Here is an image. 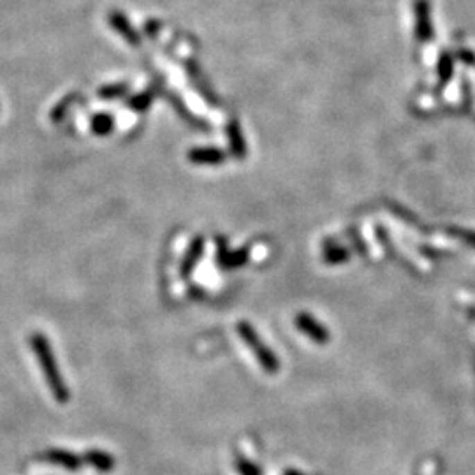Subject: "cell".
<instances>
[{"label":"cell","instance_id":"cell-15","mask_svg":"<svg viewBox=\"0 0 475 475\" xmlns=\"http://www.w3.org/2000/svg\"><path fill=\"white\" fill-rule=\"evenodd\" d=\"M153 97H155V94L152 92V88L146 92H141L137 95H132L129 99V107L132 111H136V113H143V111H146L152 106Z\"/></svg>","mask_w":475,"mask_h":475},{"label":"cell","instance_id":"cell-13","mask_svg":"<svg viewBox=\"0 0 475 475\" xmlns=\"http://www.w3.org/2000/svg\"><path fill=\"white\" fill-rule=\"evenodd\" d=\"M90 129L97 136H107L114 130V118L107 113L95 114L90 120Z\"/></svg>","mask_w":475,"mask_h":475},{"label":"cell","instance_id":"cell-10","mask_svg":"<svg viewBox=\"0 0 475 475\" xmlns=\"http://www.w3.org/2000/svg\"><path fill=\"white\" fill-rule=\"evenodd\" d=\"M168 99H169V103H171V106L175 107L176 113L182 116V120L187 123V126L196 127V129H199V130H208L209 129V126L205 122V120H201V118L194 116V114L190 113L189 107L185 106V103L180 99L178 95H175L173 92H168Z\"/></svg>","mask_w":475,"mask_h":475},{"label":"cell","instance_id":"cell-4","mask_svg":"<svg viewBox=\"0 0 475 475\" xmlns=\"http://www.w3.org/2000/svg\"><path fill=\"white\" fill-rule=\"evenodd\" d=\"M41 460L44 463L57 465V467L65 468L69 472L80 470L81 465H83V458L76 456L71 451H64V449H48V451L41 454Z\"/></svg>","mask_w":475,"mask_h":475},{"label":"cell","instance_id":"cell-14","mask_svg":"<svg viewBox=\"0 0 475 475\" xmlns=\"http://www.w3.org/2000/svg\"><path fill=\"white\" fill-rule=\"evenodd\" d=\"M130 87L127 83H114V85H106L99 90V99L103 101H116L122 99L129 94Z\"/></svg>","mask_w":475,"mask_h":475},{"label":"cell","instance_id":"cell-18","mask_svg":"<svg viewBox=\"0 0 475 475\" xmlns=\"http://www.w3.org/2000/svg\"><path fill=\"white\" fill-rule=\"evenodd\" d=\"M284 475H303V474H300L297 470H287Z\"/></svg>","mask_w":475,"mask_h":475},{"label":"cell","instance_id":"cell-7","mask_svg":"<svg viewBox=\"0 0 475 475\" xmlns=\"http://www.w3.org/2000/svg\"><path fill=\"white\" fill-rule=\"evenodd\" d=\"M202 254H205V240H202L201 236H198V238H194V240L190 241L189 248H187L185 255H183L182 259V264H180V275H182V278H189L190 275L194 273L196 266H198V263L201 261Z\"/></svg>","mask_w":475,"mask_h":475},{"label":"cell","instance_id":"cell-17","mask_svg":"<svg viewBox=\"0 0 475 475\" xmlns=\"http://www.w3.org/2000/svg\"><path fill=\"white\" fill-rule=\"evenodd\" d=\"M76 99H78L76 95H69V97H65L62 103H58L57 107L51 111V120H55V122H60L62 118H64V114L67 113L69 106H71V104H73Z\"/></svg>","mask_w":475,"mask_h":475},{"label":"cell","instance_id":"cell-12","mask_svg":"<svg viewBox=\"0 0 475 475\" xmlns=\"http://www.w3.org/2000/svg\"><path fill=\"white\" fill-rule=\"evenodd\" d=\"M187 73H189V76H190V80H192V85H194L196 88H198V92L199 94L205 97L206 101H208L209 104H218V101L213 97V92L209 90V87H208V83L205 81V78L201 76V73H199V69H198V65L196 64H192V62H189L187 64Z\"/></svg>","mask_w":475,"mask_h":475},{"label":"cell","instance_id":"cell-8","mask_svg":"<svg viewBox=\"0 0 475 475\" xmlns=\"http://www.w3.org/2000/svg\"><path fill=\"white\" fill-rule=\"evenodd\" d=\"M296 326L303 331L308 338H312L313 342H317V343L329 342V333H327L326 327H324L322 324L317 322V320L313 319L312 316H308V313H300V316L296 317Z\"/></svg>","mask_w":475,"mask_h":475},{"label":"cell","instance_id":"cell-1","mask_svg":"<svg viewBox=\"0 0 475 475\" xmlns=\"http://www.w3.org/2000/svg\"><path fill=\"white\" fill-rule=\"evenodd\" d=\"M31 347L32 350H34L39 365H41L46 382L50 386L51 395L55 396V399H57L58 403H67L69 399H71V392H69L67 384H65L64 379H62L60 370H58L57 366V359H55V354L53 350H51L48 340L44 338L42 333H32Z\"/></svg>","mask_w":475,"mask_h":475},{"label":"cell","instance_id":"cell-6","mask_svg":"<svg viewBox=\"0 0 475 475\" xmlns=\"http://www.w3.org/2000/svg\"><path fill=\"white\" fill-rule=\"evenodd\" d=\"M190 162L201 164V166H218V164L227 160V153L217 146H198V148H190L187 153Z\"/></svg>","mask_w":475,"mask_h":475},{"label":"cell","instance_id":"cell-2","mask_svg":"<svg viewBox=\"0 0 475 475\" xmlns=\"http://www.w3.org/2000/svg\"><path fill=\"white\" fill-rule=\"evenodd\" d=\"M236 329H238V335L243 340L245 345L254 352L255 359H257V363L261 365V368H263L264 372L277 373L278 370H280V359H278L277 356L271 352L270 347L261 340V336L257 335V331L254 329V326H252L250 322L241 320V322H238Z\"/></svg>","mask_w":475,"mask_h":475},{"label":"cell","instance_id":"cell-16","mask_svg":"<svg viewBox=\"0 0 475 475\" xmlns=\"http://www.w3.org/2000/svg\"><path fill=\"white\" fill-rule=\"evenodd\" d=\"M234 465L236 468H238V472H240V475H261V470H259L257 465L248 461L247 458L241 456V454H236Z\"/></svg>","mask_w":475,"mask_h":475},{"label":"cell","instance_id":"cell-5","mask_svg":"<svg viewBox=\"0 0 475 475\" xmlns=\"http://www.w3.org/2000/svg\"><path fill=\"white\" fill-rule=\"evenodd\" d=\"M248 257V248H240V250L229 252L225 241L217 240V261L218 266L224 268V270H234V268H241L247 264Z\"/></svg>","mask_w":475,"mask_h":475},{"label":"cell","instance_id":"cell-9","mask_svg":"<svg viewBox=\"0 0 475 475\" xmlns=\"http://www.w3.org/2000/svg\"><path fill=\"white\" fill-rule=\"evenodd\" d=\"M225 132H227V141H229V150H231L232 157L236 159H245L247 157V141H245L243 132H241V127L238 120L231 118L225 127Z\"/></svg>","mask_w":475,"mask_h":475},{"label":"cell","instance_id":"cell-11","mask_svg":"<svg viewBox=\"0 0 475 475\" xmlns=\"http://www.w3.org/2000/svg\"><path fill=\"white\" fill-rule=\"evenodd\" d=\"M83 463L90 465L99 472H111L114 468V458L104 451H99V449H90L85 453Z\"/></svg>","mask_w":475,"mask_h":475},{"label":"cell","instance_id":"cell-3","mask_svg":"<svg viewBox=\"0 0 475 475\" xmlns=\"http://www.w3.org/2000/svg\"><path fill=\"white\" fill-rule=\"evenodd\" d=\"M107 21H110L111 28H113L120 37H123V41L129 42L130 46H136V48L141 46V35L137 34V31L132 27L130 19L127 18L123 12L111 11L110 16H107Z\"/></svg>","mask_w":475,"mask_h":475}]
</instances>
